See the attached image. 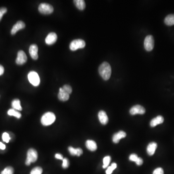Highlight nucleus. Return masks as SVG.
<instances>
[{
	"label": "nucleus",
	"instance_id": "obj_36",
	"mask_svg": "<svg viewBox=\"0 0 174 174\" xmlns=\"http://www.w3.org/2000/svg\"><path fill=\"white\" fill-rule=\"evenodd\" d=\"M5 69L3 66L2 65L0 64V75H2L4 73Z\"/></svg>",
	"mask_w": 174,
	"mask_h": 174
},
{
	"label": "nucleus",
	"instance_id": "obj_21",
	"mask_svg": "<svg viewBox=\"0 0 174 174\" xmlns=\"http://www.w3.org/2000/svg\"><path fill=\"white\" fill-rule=\"evenodd\" d=\"M165 23L167 26H172L174 25V14H170L165 17Z\"/></svg>",
	"mask_w": 174,
	"mask_h": 174
},
{
	"label": "nucleus",
	"instance_id": "obj_11",
	"mask_svg": "<svg viewBox=\"0 0 174 174\" xmlns=\"http://www.w3.org/2000/svg\"><path fill=\"white\" fill-rule=\"evenodd\" d=\"M25 27V24L22 21H19L13 26L12 28L11 33L12 35H14L17 33V32L19 30L23 29Z\"/></svg>",
	"mask_w": 174,
	"mask_h": 174
},
{
	"label": "nucleus",
	"instance_id": "obj_24",
	"mask_svg": "<svg viewBox=\"0 0 174 174\" xmlns=\"http://www.w3.org/2000/svg\"><path fill=\"white\" fill-rule=\"evenodd\" d=\"M14 174V169H13V167H11V166H8V167H6L1 173V174Z\"/></svg>",
	"mask_w": 174,
	"mask_h": 174
},
{
	"label": "nucleus",
	"instance_id": "obj_12",
	"mask_svg": "<svg viewBox=\"0 0 174 174\" xmlns=\"http://www.w3.org/2000/svg\"><path fill=\"white\" fill-rule=\"evenodd\" d=\"M57 40V35L55 33H50L47 35L45 39L46 43L48 45H51L56 42Z\"/></svg>",
	"mask_w": 174,
	"mask_h": 174
},
{
	"label": "nucleus",
	"instance_id": "obj_34",
	"mask_svg": "<svg viewBox=\"0 0 174 174\" xmlns=\"http://www.w3.org/2000/svg\"><path fill=\"white\" fill-rule=\"evenodd\" d=\"M135 163L137 164V165H141L143 163V160L141 158L138 157L136 162H135Z\"/></svg>",
	"mask_w": 174,
	"mask_h": 174
},
{
	"label": "nucleus",
	"instance_id": "obj_19",
	"mask_svg": "<svg viewBox=\"0 0 174 174\" xmlns=\"http://www.w3.org/2000/svg\"><path fill=\"white\" fill-rule=\"evenodd\" d=\"M86 146L89 150L92 151H96L97 148L96 143L93 140H87L86 142Z\"/></svg>",
	"mask_w": 174,
	"mask_h": 174
},
{
	"label": "nucleus",
	"instance_id": "obj_17",
	"mask_svg": "<svg viewBox=\"0 0 174 174\" xmlns=\"http://www.w3.org/2000/svg\"><path fill=\"white\" fill-rule=\"evenodd\" d=\"M157 148V144L156 143L154 142L150 143L148 146L147 149L148 155L150 156L153 155L155 152Z\"/></svg>",
	"mask_w": 174,
	"mask_h": 174
},
{
	"label": "nucleus",
	"instance_id": "obj_27",
	"mask_svg": "<svg viewBox=\"0 0 174 174\" xmlns=\"http://www.w3.org/2000/svg\"><path fill=\"white\" fill-rule=\"evenodd\" d=\"M43 172L42 168L40 167H36L31 171L30 174H42Z\"/></svg>",
	"mask_w": 174,
	"mask_h": 174
},
{
	"label": "nucleus",
	"instance_id": "obj_16",
	"mask_svg": "<svg viewBox=\"0 0 174 174\" xmlns=\"http://www.w3.org/2000/svg\"><path fill=\"white\" fill-rule=\"evenodd\" d=\"M164 118L162 116H158L156 118H154L151 120L150 125L151 127H154L156 126L157 125L160 124L164 122Z\"/></svg>",
	"mask_w": 174,
	"mask_h": 174
},
{
	"label": "nucleus",
	"instance_id": "obj_15",
	"mask_svg": "<svg viewBox=\"0 0 174 174\" xmlns=\"http://www.w3.org/2000/svg\"><path fill=\"white\" fill-rule=\"evenodd\" d=\"M70 94L65 92L62 88H61L59 89V94H58V98L61 101H66L69 98Z\"/></svg>",
	"mask_w": 174,
	"mask_h": 174
},
{
	"label": "nucleus",
	"instance_id": "obj_29",
	"mask_svg": "<svg viewBox=\"0 0 174 174\" xmlns=\"http://www.w3.org/2000/svg\"><path fill=\"white\" fill-rule=\"evenodd\" d=\"M62 89H64L65 92H66L67 93H68L69 94H71L72 93V89L70 86L68 85H65L63 86L62 88Z\"/></svg>",
	"mask_w": 174,
	"mask_h": 174
},
{
	"label": "nucleus",
	"instance_id": "obj_35",
	"mask_svg": "<svg viewBox=\"0 0 174 174\" xmlns=\"http://www.w3.org/2000/svg\"><path fill=\"white\" fill-rule=\"evenodd\" d=\"M55 157L57 159H59V160H63L64 159V158L62 156V155L61 154H59V153H57L55 154Z\"/></svg>",
	"mask_w": 174,
	"mask_h": 174
},
{
	"label": "nucleus",
	"instance_id": "obj_30",
	"mask_svg": "<svg viewBox=\"0 0 174 174\" xmlns=\"http://www.w3.org/2000/svg\"><path fill=\"white\" fill-rule=\"evenodd\" d=\"M62 161L63 162H62V167L64 169L68 168L69 166V162L68 159L64 158L62 160Z\"/></svg>",
	"mask_w": 174,
	"mask_h": 174
},
{
	"label": "nucleus",
	"instance_id": "obj_1",
	"mask_svg": "<svg viewBox=\"0 0 174 174\" xmlns=\"http://www.w3.org/2000/svg\"><path fill=\"white\" fill-rule=\"evenodd\" d=\"M99 73L104 80H108L111 75V67L110 64L107 62L102 63L99 66Z\"/></svg>",
	"mask_w": 174,
	"mask_h": 174
},
{
	"label": "nucleus",
	"instance_id": "obj_23",
	"mask_svg": "<svg viewBox=\"0 0 174 174\" xmlns=\"http://www.w3.org/2000/svg\"><path fill=\"white\" fill-rule=\"evenodd\" d=\"M7 114H8L9 116L15 117L18 119H19V118H21V114L19 112L16 111V110H14L13 108V109H10V110H9L8 111V112H7Z\"/></svg>",
	"mask_w": 174,
	"mask_h": 174
},
{
	"label": "nucleus",
	"instance_id": "obj_22",
	"mask_svg": "<svg viewBox=\"0 0 174 174\" xmlns=\"http://www.w3.org/2000/svg\"><path fill=\"white\" fill-rule=\"evenodd\" d=\"M12 106L13 109L21 111L23 110L20 105V100L19 99H16L13 100V101L12 102Z\"/></svg>",
	"mask_w": 174,
	"mask_h": 174
},
{
	"label": "nucleus",
	"instance_id": "obj_18",
	"mask_svg": "<svg viewBox=\"0 0 174 174\" xmlns=\"http://www.w3.org/2000/svg\"><path fill=\"white\" fill-rule=\"evenodd\" d=\"M68 151L71 155L72 156H80L83 154L82 149L80 148H75L72 147L68 148Z\"/></svg>",
	"mask_w": 174,
	"mask_h": 174
},
{
	"label": "nucleus",
	"instance_id": "obj_3",
	"mask_svg": "<svg viewBox=\"0 0 174 174\" xmlns=\"http://www.w3.org/2000/svg\"><path fill=\"white\" fill-rule=\"evenodd\" d=\"M37 158L38 153L37 151L33 148H30L27 152V159L25 164L26 165H30L32 162L37 161Z\"/></svg>",
	"mask_w": 174,
	"mask_h": 174
},
{
	"label": "nucleus",
	"instance_id": "obj_14",
	"mask_svg": "<svg viewBox=\"0 0 174 174\" xmlns=\"http://www.w3.org/2000/svg\"><path fill=\"white\" fill-rule=\"evenodd\" d=\"M98 118L102 124L106 125L108 123V118L106 113L104 111L101 110L98 113Z\"/></svg>",
	"mask_w": 174,
	"mask_h": 174
},
{
	"label": "nucleus",
	"instance_id": "obj_33",
	"mask_svg": "<svg viewBox=\"0 0 174 174\" xmlns=\"http://www.w3.org/2000/svg\"><path fill=\"white\" fill-rule=\"evenodd\" d=\"M138 157L137 156V154H132L130 156L129 160H130V161L135 162L137 159H138Z\"/></svg>",
	"mask_w": 174,
	"mask_h": 174
},
{
	"label": "nucleus",
	"instance_id": "obj_26",
	"mask_svg": "<svg viewBox=\"0 0 174 174\" xmlns=\"http://www.w3.org/2000/svg\"><path fill=\"white\" fill-rule=\"evenodd\" d=\"M111 161V157L110 156H106L104 158V160H103V163H104V165L103 166V168H106L107 167L108 165L110 164V162Z\"/></svg>",
	"mask_w": 174,
	"mask_h": 174
},
{
	"label": "nucleus",
	"instance_id": "obj_4",
	"mask_svg": "<svg viewBox=\"0 0 174 174\" xmlns=\"http://www.w3.org/2000/svg\"><path fill=\"white\" fill-rule=\"evenodd\" d=\"M86 46L85 42L82 39L73 40L70 44V49L72 51L77 50L79 48H83Z\"/></svg>",
	"mask_w": 174,
	"mask_h": 174
},
{
	"label": "nucleus",
	"instance_id": "obj_31",
	"mask_svg": "<svg viewBox=\"0 0 174 174\" xmlns=\"http://www.w3.org/2000/svg\"><path fill=\"white\" fill-rule=\"evenodd\" d=\"M7 9L5 7H2L0 8V21L2 19V16L7 12Z\"/></svg>",
	"mask_w": 174,
	"mask_h": 174
},
{
	"label": "nucleus",
	"instance_id": "obj_9",
	"mask_svg": "<svg viewBox=\"0 0 174 174\" xmlns=\"http://www.w3.org/2000/svg\"><path fill=\"white\" fill-rule=\"evenodd\" d=\"M145 112H146V110L144 107L140 105H136V106H134L130 108V113L132 115H134L136 114L142 115V114H145Z\"/></svg>",
	"mask_w": 174,
	"mask_h": 174
},
{
	"label": "nucleus",
	"instance_id": "obj_6",
	"mask_svg": "<svg viewBox=\"0 0 174 174\" xmlns=\"http://www.w3.org/2000/svg\"><path fill=\"white\" fill-rule=\"evenodd\" d=\"M29 80L30 82L32 84L33 86H39L40 84V80L39 75L37 73L34 71H31L29 73L28 75Z\"/></svg>",
	"mask_w": 174,
	"mask_h": 174
},
{
	"label": "nucleus",
	"instance_id": "obj_8",
	"mask_svg": "<svg viewBox=\"0 0 174 174\" xmlns=\"http://www.w3.org/2000/svg\"><path fill=\"white\" fill-rule=\"evenodd\" d=\"M27 61V57L23 51H19L16 62L18 65H23Z\"/></svg>",
	"mask_w": 174,
	"mask_h": 174
},
{
	"label": "nucleus",
	"instance_id": "obj_20",
	"mask_svg": "<svg viewBox=\"0 0 174 174\" xmlns=\"http://www.w3.org/2000/svg\"><path fill=\"white\" fill-rule=\"evenodd\" d=\"M74 2L75 6L80 10H83L86 7V4L83 0H75Z\"/></svg>",
	"mask_w": 174,
	"mask_h": 174
},
{
	"label": "nucleus",
	"instance_id": "obj_28",
	"mask_svg": "<svg viewBox=\"0 0 174 174\" xmlns=\"http://www.w3.org/2000/svg\"><path fill=\"white\" fill-rule=\"evenodd\" d=\"M2 139L5 142L9 143L10 140V137L9 134L7 133H4L2 135Z\"/></svg>",
	"mask_w": 174,
	"mask_h": 174
},
{
	"label": "nucleus",
	"instance_id": "obj_32",
	"mask_svg": "<svg viewBox=\"0 0 174 174\" xmlns=\"http://www.w3.org/2000/svg\"><path fill=\"white\" fill-rule=\"evenodd\" d=\"M153 174H164V170L162 168H156L153 171Z\"/></svg>",
	"mask_w": 174,
	"mask_h": 174
},
{
	"label": "nucleus",
	"instance_id": "obj_7",
	"mask_svg": "<svg viewBox=\"0 0 174 174\" xmlns=\"http://www.w3.org/2000/svg\"><path fill=\"white\" fill-rule=\"evenodd\" d=\"M154 46V40L152 35H148L144 41V47L148 51H151L153 50Z\"/></svg>",
	"mask_w": 174,
	"mask_h": 174
},
{
	"label": "nucleus",
	"instance_id": "obj_25",
	"mask_svg": "<svg viewBox=\"0 0 174 174\" xmlns=\"http://www.w3.org/2000/svg\"><path fill=\"white\" fill-rule=\"evenodd\" d=\"M117 167V165L116 163H113L110 166L107 168V170H106V174H111L113 172V170L115 169Z\"/></svg>",
	"mask_w": 174,
	"mask_h": 174
},
{
	"label": "nucleus",
	"instance_id": "obj_37",
	"mask_svg": "<svg viewBox=\"0 0 174 174\" xmlns=\"http://www.w3.org/2000/svg\"><path fill=\"white\" fill-rule=\"evenodd\" d=\"M5 148H6L5 145L4 144L0 142V149L4 150V149H5Z\"/></svg>",
	"mask_w": 174,
	"mask_h": 174
},
{
	"label": "nucleus",
	"instance_id": "obj_10",
	"mask_svg": "<svg viewBox=\"0 0 174 174\" xmlns=\"http://www.w3.org/2000/svg\"><path fill=\"white\" fill-rule=\"evenodd\" d=\"M38 48L36 44H33L30 47V54L32 59H33L34 60H37V59L38 58Z\"/></svg>",
	"mask_w": 174,
	"mask_h": 174
},
{
	"label": "nucleus",
	"instance_id": "obj_13",
	"mask_svg": "<svg viewBox=\"0 0 174 174\" xmlns=\"http://www.w3.org/2000/svg\"><path fill=\"white\" fill-rule=\"evenodd\" d=\"M126 137V134L125 132L122 130H120L118 133H116L113 137V142L115 143H118L120 139Z\"/></svg>",
	"mask_w": 174,
	"mask_h": 174
},
{
	"label": "nucleus",
	"instance_id": "obj_2",
	"mask_svg": "<svg viewBox=\"0 0 174 174\" xmlns=\"http://www.w3.org/2000/svg\"><path fill=\"white\" fill-rule=\"evenodd\" d=\"M56 120V116L55 114L52 112H48L44 114L42 117L41 121L42 124L44 126H49L52 124Z\"/></svg>",
	"mask_w": 174,
	"mask_h": 174
},
{
	"label": "nucleus",
	"instance_id": "obj_5",
	"mask_svg": "<svg viewBox=\"0 0 174 174\" xmlns=\"http://www.w3.org/2000/svg\"><path fill=\"white\" fill-rule=\"evenodd\" d=\"M38 10L42 14L48 15L53 13L54 9L53 6L50 4L42 3L39 5Z\"/></svg>",
	"mask_w": 174,
	"mask_h": 174
}]
</instances>
